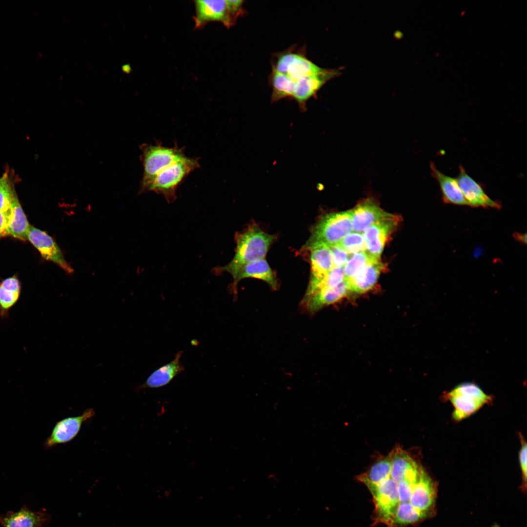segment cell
<instances>
[{"mask_svg": "<svg viewBox=\"0 0 527 527\" xmlns=\"http://www.w3.org/2000/svg\"><path fill=\"white\" fill-rule=\"evenodd\" d=\"M275 237L263 231L253 224L245 230L236 234L235 255L227 264L218 266L213 269L215 274L223 272L231 274L234 280L245 265L264 259Z\"/></svg>", "mask_w": 527, "mask_h": 527, "instance_id": "obj_1", "label": "cell"}, {"mask_svg": "<svg viewBox=\"0 0 527 527\" xmlns=\"http://www.w3.org/2000/svg\"><path fill=\"white\" fill-rule=\"evenodd\" d=\"M352 230L350 211L326 214L312 227L304 248L310 251L320 245L337 244Z\"/></svg>", "mask_w": 527, "mask_h": 527, "instance_id": "obj_2", "label": "cell"}, {"mask_svg": "<svg viewBox=\"0 0 527 527\" xmlns=\"http://www.w3.org/2000/svg\"><path fill=\"white\" fill-rule=\"evenodd\" d=\"M140 148L142 151L141 160L144 169L141 192H146L156 176L162 170L186 156L184 148L179 147L177 144L169 147L157 141L154 144H143Z\"/></svg>", "mask_w": 527, "mask_h": 527, "instance_id": "obj_3", "label": "cell"}, {"mask_svg": "<svg viewBox=\"0 0 527 527\" xmlns=\"http://www.w3.org/2000/svg\"><path fill=\"white\" fill-rule=\"evenodd\" d=\"M200 167L199 158L186 156L160 172L146 191L162 194L168 203H172L176 199V190L179 186L191 172Z\"/></svg>", "mask_w": 527, "mask_h": 527, "instance_id": "obj_4", "label": "cell"}, {"mask_svg": "<svg viewBox=\"0 0 527 527\" xmlns=\"http://www.w3.org/2000/svg\"><path fill=\"white\" fill-rule=\"evenodd\" d=\"M243 0H197L194 1L195 27L200 28L210 21H220L230 28L244 11Z\"/></svg>", "mask_w": 527, "mask_h": 527, "instance_id": "obj_5", "label": "cell"}, {"mask_svg": "<svg viewBox=\"0 0 527 527\" xmlns=\"http://www.w3.org/2000/svg\"><path fill=\"white\" fill-rule=\"evenodd\" d=\"M447 396L454 407L453 418L456 421L468 417L491 400L490 396L476 385L470 383L458 385Z\"/></svg>", "mask_w": 527, "mask_h": 527, "instance_id": "obj_6", "label": "cell"}, {"mask_svg": "<svg viewBox=\"0 0 527 527\" xmlns=\"http://www.w3.org/2000/svg\"><path fill=\"white\" fill-rule=\"evenodd\" d=\"M366 486L373 497L376 520L378 522L392 526L394 514L399 503L398 483L389 474L381 482Z\"/></svg>", "mask_w": 527, "mask_h": 527, "instance_id": "obj_7", "label": "cell"}, {"mask_svg": "<svg viewBox=\"0 0 527 527\" xmlns=\"http://www.w3.org/2000/svg\"><path fill=\"white\" fill-rule=\"evenodd\" d=\"M95 415L94 409L88 408L79 416L65 418L58 421L44 443L45 448H51L72 441L79 434L82 424Z\"/></svg>", "mask_w": 527, "mask_h": 527, "instance_id": "obj_8", "label": "cell"}, {"mask_svg": "<svg viewBox=\"0 0 527 527\" xmlns=\"http://www.w3.org/2000/svg\"><path fill=\"white\" fill-rule=\"evenodd\" d=\"M273 69L287 75L294 81L318 74L324 70L304 56L293 52L281 55Z\"/></svg>", "mask_w": 527, "mask_h": 527, "instance_id": "obj_9", "label": "cell"}, {"mask_svg": "<svg viewBox=\"0 0 527 527\" xmlns=\"http://www.w3.org/2000/svg\"><path fill=\"white\" fill-rule=\"evenodd\" d=\"M310 277L308 285L303 300L310 296L333 268L331 249L326 245H320L310 250Z\"/></svg>", "mask_w": 527, "mask_h": 527, "instance_id": "obj_10", "label": "cell"}, {"mask_svg": "<svg viewBox=\"0 0 527 527\" xmlns=\"http://www.w3.org/2000/svg\"><path fill=\"white\" fill-rule=\"evenodd\" d=\"M27 240L38 250L43 258L57 264L67 273L73 272V268L64 259L58 245L45 232L31 226Z\"/></svg>", "mask_w": 527, "mask_h": 527, "instance_id": "obj_11", "label": "cell"}, {"mask_svg": "<svg viewBox=\"0 0 527 527\" xmlns=\"http://www.w3.org/2000/svg\"><path fill=\"white\" fill-rule=\"evenodd\" d=\"M397 216L390 214L387 217L372 224L363 232L366 251L380 259L385 243L398 223Z\"/></svg>", "mask_w": 527, "mask_h": 527, "instance_id": "obj_12", "label": "cell"}, {"mask_svg": "<svg viewBox=\"0 0 527 527\" xmlns=\"http://www.w3.org/2000/svg\"><path fill=\"white\" fill-rule=\"evenodd\" d=\"M456 179L468 206L497 209L501 207V203L489 198L481 184L467 173L462 165H459Z\"/></svg>", "mask_w": 527, "mask_h": 527, "instance_id": "obj_13", "label": "cell"}, {"mask_svg": "<svg viewBox=\"0 0 527 527\" xmlns=\"http://www.w3.org/2000/svg\"><path fill=\"white\" fill-rule=\"evenodd\" d=\"M350 211L352 230L360 233H363L370 225L390 214L383 211L370 199L363 200Z\"/></svg>", "mask_w": 527, "mask_h": 527, "instance_id": "obj_14", "label": "cell"}, {"mask_svg": "<svg viewBox=\"0 0 527 527\" xmlns=\"http://www.w3.org/2000/svg\"><path fill=\"white\" fill-rule=\"evenodd\" d=\"M436 489L432 480L422 468L414 486L409 503L415 509L427 516L433 508Z\"/></svg>", "mask_w": 527, "mask_h": 527, "instance_id": "obj_15", "label": "cell"}, {"mask_svg": "<svg viewBox=\"0 0 527 527\" xmlns=\"http://www.w3.org/2000/svg\"><path fill=\"white\" fill-rule=\"evenodd\" d=\"M337 74L339 73L337 71L324 69L318 74L295 81L292 97L301 107H304L308 99L315 95L326 82Z\"/></svg>", "mask_w": 527, "mask_h": 527, "instance_id": "obj_16", "label": "cell"}, {"mask_svg": "<svg viewBox=\"0 0 527 527\" xmlns=\"http://www.w3.org/2000/svg\"><path fill=\"white\" fill-rule=\"evenodd\" d=\"M183 351L178 352L174 359L153 371L145 381L135 387L136 391L146 388H158L168 384L176 376L184 370V365L180 361Z\"/></svg>", "mask_w": 527, "mask_h": 527, "instance_id": "obj_17", "label": "cell"}, {"mask_svg": "<svg viewBox=\"0 0 527 527\" xmlns=\"http://www.w3.org/2000/svg\"><path fill=\"white\" fill-rule=\"evenodd\" d=\"M349 292L348 284L344 280L336 287L315 291L307 299L302 300L301 304L306 311L313 314L339 301Z\"/></svg>", "mask_w": 527, "mask_h": 527, "instance_id": "obj_18", "label": "cell"}, {"mask_svg": "<svg viewBox=\"0 0 527 527\" xmlns=\"http://www.w3.org/2000/svg\"><path fill=\"white\" fill-rule=\"evenodd\" d=\"M49 520L46 513L33 511L27 507L0 516V524L3 527H42Z\"/></svg>", "mask_w": 527, "mask_h": 527, "instance_id": "obj_19", "label": "cell"}, {"mask_svg": "<svg viewBox=\"0 0 527 527\" xmlns=\"http://www.w3.org/2000/svg\"><path fill=\"white\" fill-rule=\"evenodd\" d=\"M430 167L432 176L439 185L444 202L459 205H468L456 178L443 173L432 162H430Z\"/></svg>", "mask_w": 527, "mask_h": 527, "instance_id": "obj_20", "label": "cell"}, {"mask_svg": "<svg viewBox=\"0 0 527 527\" xmlns=\"http://www.w3.org/2000/svg\"><path fill=\"white\" fill-rule=\"evenodd\" d=\"M254 278L267 283L274 289L278 288V282L273 271L266 260L264 258L244 265L237 278L233 280L230 290L234 294L237 293V285L242 279Z\"/></svg>", "mask_w": 527, "mask_h": 527, "instance_id": "obj_21", "label": "cell"}, {"mask_svg": "<svg viewBox=\"0 0 527 527\" xmlns=\"http://www.w3.org/2000/svg\"><path fill=\"white\" fill-rule=\"evenodd\" d=\"M384 268L380 259H376L367 264L355 277L345 281L349 292L365 293L370 289L377 282Z\"/></svg>", "mask_w": 527, "mask_h": 527, "instance_id": "obj_22", "label": "cell"}, {"mask_svg": "<svg viewBox=\"0 0 527 527\" xmlns=\"http://www.w3.org/2000/svg\"><path fill=\"white\" fill-rule=\"evenodd\" d=\"M30 226L14 187L6 234L16 238L26 240Z\"/></svg>", "mask_w": 527, "mask_h": 527, "instance_id": "obj_23", "label": "cell"}, {"mask_svg": "<svg viewBox=\"0 0 527 527\" xmlns=\"http://www.w3.org/2000/svg\"><path fill=\"white\" fill-rule=\"evenodd\" d=\"M20 282L16 277H10L0 283V318L9 316L10 309L17 303L20 294Z\"/></svg>", "mask_w": 527, "mask_h": 527, "instance_id": "obj_24", "label": "cell"}, {"mask_svg": "<svg viewBox=\"0 0 527 527\" xmlns=\"http://www.w3.org/2000/svg\"><path fill=\"white\" fill-rule=\"evenodd\" d=\"M273 87L272 100L274 101L292 96L295 81L287 75L281 73L274 69L271 75Z\"/></svg>", "mask_w": 527, "mask_h": 527, "instance_id": "obj_25", "label": "cell"}, {"mask_svg": "<svg viewBox=\"0 0 527 527\" xmlns=\"http://www.w3.org/2000/svg\"><path fill=\"white\" fill-rule=\"evenodd\" d=\"M426 517V515L415 509L409 502L400 503L394 514L393 525L415 523Z\"/></svg>", "mask_w": 527, "mask_h": 527, "instance_id": "obj_26", "label": "cell"}, {"mask_svg": "<svg viewBox=\"0 0 527 527\" xmlns=\"http://www.w3.org/2000/svg\"><path fill=\"white\" fill-rule=\"evenodd\" d=\"M376 259H380L371 256L367 251L352 254L344 267L345 280L355 277L367 264Z\"/></svg>", "mask_w": 527, "mask_h": 527, "instance_id": "obj_27", "label": "cell"}, {"mask_svg": "<svg viewBox=\"0 0 527 527\" xmlns=\"http://www.w3.org/2000/svg\"><path fill=\"white\" fill-rule=\"evenodd\" d=\"M348 254L366 251L365 239L362 233L350 232L338 244Z\"/></svg>", "mask_w": 527, "mask_h": 527, "instance_id": "obj_28", "label": "cell"}, {"mask_svg": "<svg viewBox=\"0 0 527 527\" xmlns=\"http://www.w3.org/2000/svg\"><path fill=\"white\" fill-rule=\"evenodd\" d=\"M14 187L9 172L6 171L0 178V212L10 211Z\"/></svg>", "mask_w": 527, "mask_h": 527, "instance_id": "obj_29", "label": "cell"}, {"mask_svg": "<svg viewBox=\"0 0 527 527\" xmlns=\"http://www.w3.org/2000/svg\"><path fill=\"white\" fill-rule=\"evenodd\" d=\"M344 267H333L328 273L314 292L319 290L336 287L342 283L345 280Z\"/></svg>", "mask_w": 527, "mask_h": 527, "instance_id": "obj_30", "label": "cell"}, {"mask_svg": "<svg viewBox=\"0 0 527 527\" xmlns=\"http://www.w3.org/2000/svg\"><path fill=\"white\" fill-rule=\"evenodd\" d=\"M329 247L332 254L333 267L344 266L349 259L348 254L338 244Z\"/></svg>", "mask_w": 527, "mask_h": 527, "instance_id": "obj_31", "label": "cell"}, {"mask_svg": "<svg viewBox=\"0 0 527 527\" xmlns=\"http://www.w3.org/2000/svg\"><path fill=\"white\" fill-rule=\"evenodd\" d=\"M521 438V447L519 451V463L522 473L523 480L526 483L527 480V443L523 437Z\"/></svg>", "mask_w": 527, "mask_h": 527, "instance_id": "obj_32", "label": "cell"}, {"mask_svg": "<svg viewBox=\"0 0 527 527\" xmlns=\"http://www.w3.org/2000/svg\"><path fill=\"white\" fill-rule=\"evenodd\" d=\"M9 214V211L7 212H0V237L6 234Z\"/></svg>", "mask_w": 527, "mask_h": 527, "instance_id": "obj_33", "label": "cell"}, {"mask_svg": "<svg viewBox=\"0 0 527 527\" xmlns=\"http://www.w3.org/2000/svg\"><path fill=\"white\" fill-rule=\"evenodd\" d=\"M513 236H514V238L515 239V240H517V241H518V242H519L520 243H523L526 244V243H527V234H526V233L521 234V233H517L516 232L515 234H514Z\"/></svg>", "mask_w": 527, "mask_h": 527, "instance_id": "obj_34", "label": "cell"}]
</instances>
